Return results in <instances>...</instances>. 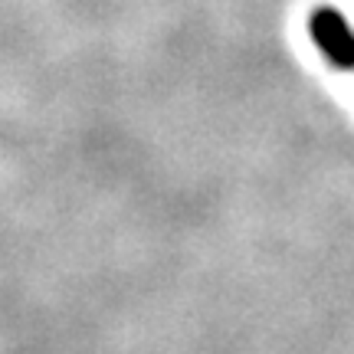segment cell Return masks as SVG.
Here are the masks:
<instances>
[{
    "instance_id": "1",
    "label": "cell",
    "mask_w": 354,
    "mask_h": 354,
    "mask_svg": "<svg viewBox=\"0 0 354 354\" xmlns=\"http://www.w3.org/2000/svg\"><path fill=\"white\" fill-rule=\"evenodd\" d=\"M308 39L325 56V63L338 73H354V24L331 3H318L305 20Z\"/></svg>"
}]
</instances>
